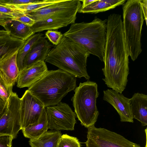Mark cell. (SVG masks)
Returning <instances> with one entry per match:
<instances>
[{"label":"cell","instance_id":"cell-9","mask_svg":"<svg viewBox=\"0 0 147 147\" xmlns=\"http://www.w3.org/2000/svg\"><path fill=\"white\" fill-rule=\"evenodd\" d=\"M20 99L13 92L7 101V108L0 119V136H9L13 139L21 129L20 121Z\"/></svg>","mask_w":147,"mask_h":147},{"label":"cell","instance_id":"cell-20","mask_svg":"<svg viewBox=\"0 0 147 147\" xmlns=\"http://www.w3.org/2000/svg\"><path fill=\"white\" fill-rule=\"evenodd\" d=\"M25 41L9 35L0 36V60L21 48Z\"/></svg>","mask_w":147,"mask_h":147},{"label":"cell","instance_id":"cell-27","mask_svg":"<svg viewBox=\"0 0 147 147\" xmlns=\"http://www.w3.org/2000/svg\"><path fill=\"white\" fill-rule=\"evenodd\" d=\"M12 89L8 88L0 79V97L4 101L7 102L13 92Z\"/></svg>","mask_w":147,"mask_h":147},{"label":"cell","instance_id":"cell-35","mask_svg":"<svg viewBox=\"0 0 147 147\" xmlns=\"http://www.w3.org/2000/svg\"><path fill=\"white\" fill-rule=\"evenodd\" d=\"M94 1V0H81V1L82 2V5L81 7H83L88 5Z\"/></svg>","mask_w":147,"mask_h":147},{"label":"cell","instance_id":"cell-15","mask_svg":"<svg viewBox=\"0 0 147 147\" xmlns=\"http://www.w3.org/2000/svg\"><path fill=\"white\" fill-rule=\"evenodd\" d=\"M48 70L45 61H42L24 69L20 72L17 87L29 88L41 78Z\"/></svg>","mask_w":147,"mask_h":147},{"label":"cell","instance_id":"cell-2","mask_svg":"<svg viewBox=\"0 0 147 147\" xmlns=\"http://www.w3.org/2000/svg\"><path fill=\"white\" fill-rule=\"evenodd\" d=\"M76 78L60 69L48 70L28 89L45 107L56 105L76 87Z\"/></svg>","mask_w":147,"mask_h":147},{"label":"cell","instance_id":"cell-13","mask_svg":"<svg viewBox=\"0 0 147 147\" xmlns=\"http://www.w3.org/2000/svg\"><path fill=\"white\" fill-rule=\"evenodd\" d=\"M103 99L111 105L118 113L121 122L133 123L129 99L111 89L103 91Z\"/></svg>","mask_w":147,"mask_h":147},{"label":"cell","instance_id":"cell-25","mask_svg":"<svg viewBox=\"0 0 147 147\" xmlns=\"http://www.w3.org/2000/svg\"><path fill=\"white\" fill-rule=\"evenodd\" d=\"M57 147H81V146L77 138L65 134L61 136Z\"/></svg>","mask_w":147,"mask_h":147},{"label":"cell","instance_id":"cell-29","mask_svg":"<svg viewBox=\"0 0 147 147\" xmlns=\"http://www.w3.org/2000/svg\"><path fill=\"white\" fill-rule=\"evenodd\" d=\"M41 0H0V4L12 5L27 4L38 2Z\"/></svg>","mask_w":147,"mask_h":147},{"label":"cell","instance_id":"cell-21","mask_svg":"<svg viewBox=\"0 0 147 147\" xmlns=\"http://www.w3.org/2000/svg\"><path fill=\"white\" fill-rule=\"evenodd\" d=\"M48 129V121L45 108L37 122L22 130L25 137L30 140H33L40 137Z\"/></svg>","mask_w":147,"mask_h":147},{"label":"cell","instance_id":"cell-23","mask_svg":"<svg viewBox=\"0 0 147 147\" xmlns=\"http://www.w3.org/2000/svg\"><path fill=\"white\" fill-rule=\"evenodd\" d=\"M43 35L40 32L30 37L25 42L23 47L18 51L16 57L17 65L20 71L23 69V63L24 58L32 46Z\"/></svg>","mask_w":147,"mask_h":147},{"label":"cell","instance_id":"cell-10","mask_svg":"<svg viewBox=\"0 0 147 147\" xmlns=\"http://www.w3.org/2000/svg\"><path fill=\"white\" fill-rule=\"evenodd\" d=\"M20 99V121L22 130L37 122L46 108L28 90Z\"/></svg>","mask_w":147,"mask_h":147},{"label":"cell","instance_id":"cell-14","mask_svg":"<svg viewBox=\"0 0 147 147\" xmlns=\"http://www.w3.org/2000/svg\"><path fill=\"white\" fill-rule=\"evenodd\" d=\"M18 50L0 60V79L9 88L17 82L20 72L16 61Z\"/></svg>","mask_w":147,"mask_h":147},{"label":"cell","instance_id":"cell-33","mask_svg":"<svg viewBox=\"0 0 147 147\" xmlns=\"http://www.w3.org/2000/svg\"><path fill=\"white\" fill-rule=\"evenodd\" d=\"M143 16L147 25V1L146 0H139Z\"/></svg>","mask_w":147,"mask_h":147},{"label":"cell","instance_id":"cell-28","mask_svg":"<svg viewBox=\"0 0 147 147\" xmlns=\"http://www.w3.org/2000/svg\"><path fill=\"white\" fill-rule=\"evenodd\" d=\"M0 12L10 15L13 17L18 16L24 13L10 8L5 5L1 4H0Z\"/></svg>","mask_w":147,"mask_h":147},{"label":"cell","instance_id":"cell-4","mask_svg":"<svg viewBox=\"0 0 147 147\" xmlns=\"http://www.w3.org/2000/svg\"><path fill=\"white\" fill-rule=\"evenodd\" d=\"M107 20L96 17L90 22L71 24L63 35L103 61L106 40Z\"/></svg>","mask_w":147,"mask_h":147},{"label":"cell","instance_id":"cell-22","mask_svg":"<svg viewBox=\"0 0 147 147\" xmlns=\"http://www.w3.org/2000/svg\"><path fill=\"white\" fill-rule=\"evenodd\" d=\"M61 135L60 131L51 130L37 139L30 140L29 142L31 147H57Z\"/></svg>","mask_w":147,"mask_h":147},{"label":"cell","instance_id":"cell-36","mask_svg":"<svg viewBox=\"0 0 147 147\" xmlns=\"http://www.w3.org/2000/svg\"><path fill=\"white\" fill-rule=\"evenodd\" d=\"M9 34L8 31L5 30H0V36Z\"/></svg>","mask_w":147,"mask_h":147},{"label":"cell","instance_id":"cell-31","mask_svg":"<svg viewBox=\"0 0 147 147\" xmlns=\"http://www.w3.org/2000/svg\"><path fill=\"white\" fill-rule=\"evenodd\" d=\"M13 139L9 136H0V147H11Z\"/></svg>","mask_w":147,"mask_h":147},{"label":"cell","instance_id":"cell-16","mask_svg":"<svg viewBox=\"0 0 147 147\" xmlns=\"http://www.w3.org/2000/svg\"><path fill=\"white\" fill-rule=\"evenodd\" d=\"M46 38L45 36H42L32 47L24 58L23 69L39 61H45L53 47Z\"/></svg>","mask_w":147,"mask_h":147},{"label":"cell","instance_id":"cell-32","mask_svg":"<svg viewBox=\"0 0 147 147\" xmlns=\"http://www.w3.org/2000/svg\"><path fill=\"white\" fill-rule=\"evenodd\" d=\"M13 18L10 15L0 12V25L4 27L7 22Z\"/></svg>","mask_w":147,"mask_h":147},{"label":"cell","instance_id":"cell-11","mask_svg":"<svg viewBox=\"0 0 147 147\" xmlns=\"http://www.w3.org/2000/svg\"><path fill=\"white\" fill-rule=\"evenodd\" d=\"M79 10L63 12L53 14L35 22L31 27L34 33L45 30H55L75 23Z\"/></svg>","mask_w":147,"mask_h":147},{"label":"cell","instance_id":"cell-26","mask_svg":"<svg viewBox=\"0 0 147 147\" xmlns=\"http://www.w3.org/2000/svg\"><path fill=\"white\" fill-rule=\"evenodd\" d=\"M45 35V37L55 46L58 45L63 36L61 32L52 30H47Z\"/></svg>","mask_w":147,"mask_h":147},{"label":"cell","instance_id":"cell-5","mask_svg":"<svg viewBox=\"0 0 147 147\" xmlns=\"http://www.w3.org/2000/svg\"><path fill=\"white\" fill-rule=\"evenodd\" d=\"M122 8L125 40L129 56L134 61L142 51L141 33L145 20L139 0H128Z\"/></svg>","mask_w":147,"mask_h":147},{"label":"cell","instance_id":"cell-1","mask_svg":"<svg viewBox=\"0 0 147 147\" xmlns=\"http://www.w3.org/2000/svg\"><path fill=\"white\" fill-rule=\"evenodd\" d=\"M129 54L123 33L121 16L112 13L107 20L106 40L102 71V79L109 88H125L129 74Z\"/></svg>","mask_w":147,"mask_h":147},{"label":"cell","instance_id":"cell-3","mask_svg":"<svg viewBox=\"0 0 147 147\" xmlns=\"http://www.w3.org/2000/svg\"><path fill=\"white\" fill-rule=\"evenodd\" d=\"M90 55L83 47L63 35L58 45L51 49L45 61L76 78L88 80L86 67Z\"/></svg>","mask_w":147,"mask_h":147},{"label":"cell","instance_id":"cell-12","mask_svg":"<svg viewBox=\"0 0 147 147\" xmlns=\"http://www.w3.org/2000/svg\"><path fill=\"white\" fill-rule=\"evenodd\" d=\"M82 5L81 0H61L59 2L38 9L24 13L35 22L57 13L79 10Z\"/></svg>","mask_w":147,"mask_h":147},{"label":"cell","instance_id":"cell-7","mask_svg":"<svg viewBox=\"0 0 147 147\" xmlns=\"http://www.w3.org/2000/svg\"><path fill=\"white\" fill-rule=\"evenodd\" d=\"M86 147H141L122 136L104 128L94 125L88 128ZM147 147V134L146 133Z\"/></svg>","mask_w":147,"mask_h":147},{"label":"cell","instance_id":"cell-6","mask_svg":"<svg viewBox=\"0 0 147 147\" xmlns=\"http://www.w3.org/2000/svg\"><path fill=\"white\" fill-rule=\"evenodd\" d=\"M74 91L71 100L76 117L85 127L94 125L99 115L96 104L99 94L97 84L89 80L80 83Z\"/></svg>","mask_w":147,"mask_h":147},{"label":"cell","instance_id":"cell-17","mask_svg":"<svg viewBox=\"0 0 147 147\" xmlns=\"http://www.w3.org/2000/svg\"><path fill=\"white\" fill-rule=\"evenodd\" d=\"M133 118L141 123L143 126L147 125V95L135 93L129 99Z\"/></svg>","mask_w":147,"mask_h":147},{"label":"cell","instance_id":"cell-8","mask_svg":"<svg viewBox=\"0 0 147 147\" xmlns=\"http://www.w3.org/2000/svg\"><path fill=\"white\" fill-rule=\"evenodd\" d=\"M48 129L72 131L76 123V115L68 105L60 102L46 107Z\"/></svg>","mask_w":147,"mask_h":147},{"label":"cell","instance_id":"cell-34","mask_svg":"<svg viewBox=\"0 0 147 147\" xmlns=\"http://www.w3.org/2000/svg\"><path fill=\"white\" fill-rule=\"evenodd\" d=\"M7 105V102L4 101L0 97V119L5 112Z\"/></svg>","mask_w":147,"mask_h":147},{"label":"cell","instance_id":"cell-19","mask_svg":"<svg viewBox=\"0 0 147 147\" xmlns=\"http://www.w3.org/2000/svg\"><path fill=\"white\" fill-rule=\"evenodd\" d=\"M4 28L11 36L25 41L34 34L31 26L14 20H9Z\"/></svg>","mask_w":147,"mask_h":147},{"label":"cell","instance_id":"cell-18","mask_svg":"<svg viewBox=\"0 0 147 147\" xmlns=\"http://www.w3.org/2000/svg\"><path fill=\"white\" fill-rule=\"evenodd\" d=\"M126 1V0H94L88 5L81 7L78 12L96 14L123 5Z\"/></svg>","mask_w":147,"mask_h":147},{"label":"cell","instance_id":"cell-24","mask_svg":"<svg viewBox=\"0 0 147 147\" xmlns=\"http://www.w3.org/2000/svg\"><path fill=\"white\" fill-rule=\"evenodd\" d=\"M61 0H41L39 2L17 5L4 4L13 9L19 11L23 13L36 10L57 3Z\"/></svg>","mask_w":147,"mask_h":147},{"label":"cell","instance_id":"cell-30","mask_svg":"<svg viewBox=\"0 0 147 147\" xmlns=\"http://www.w3.org/2000/svg\"><path fill=\"white\" fill-rule=\"evenodd\" d=\"M12 20L18 21L30 26H32L35 23L34 20L27 16L24 13L18 16L14 17Z\"/></svg>","mask_w":147,"mask_h":147}]
</instances>
